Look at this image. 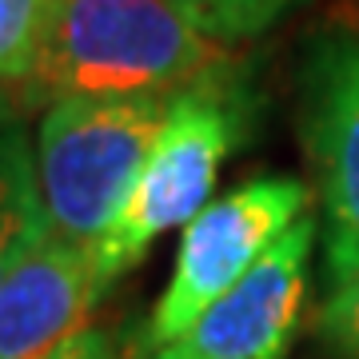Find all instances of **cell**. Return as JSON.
I'll return each instance as SVG.
<instances>
[{"mask_svg":"<svg viewBox=\"0 0 359 359\" xmlns=\"http://www.w3.org/2000/svg\"><path fill=\"white\" fill-rule=\"evenodd\" d=\"M231 76V48L204 36L172 0H52L25 104L180 96Z\"/></svg>","mask_w":359,"mask_h":359,"instance_id":"cell-1","label":"cell"},{"mask_svg":"<svg viewBox=\"0 0 359 359\" xmlns=\"http://www.w3.org/2000/svg\"><path fill=\"white\" fill-rule=\"evenodd\" d=\"M172 96L56 100L36 124V184L52 236L96 252L128 200Z\"/></svg>","mask_w":359,"mask_h":359,"instance_id":"cell-2","label":"cell"},{"mask_svg":"<svg viewBox=\"0 0 359 359\" xmlns=\"http://www.w3.org/2000/svg\"><path fill=\"white\" fill-rule=\"evenodd\" d=\"M244 116L236 108L231 76L172 96L168 120L132 184L128 200L96 248L108 280H120L172 228H188L216 188L219 164L236 148Z\"/></svg>","mask_w":359,"mask_h":359,"instance_id":"cell-3","label":"cell"},{"mask_svg":"<svg viewBox=\"0 0 359 359\" xmlns=\"http://www.w3.org/2000/svg\"><path fill=\"white\" fill-rule=\"evenodd\" d=\"M304 216H308V188L295 176H256L212 200L180 236L172 280L156 299L140 344L132 351H152L184 335Z\"/></svg>","mask_w":359,"mask_h":359,"instance_id":"cell-4","label":"cell"},{"mask_svg":"<svg viewBox=\"0 0 359 359\" xmlns=\"http://www.w3.org/2000/svg\"><path fill=\"white\" fill-rule=\"evenodd\" d=\"M304 144L323 204L327 283L359 271V40L327 36L304 65Z\"/></svg>","mask_w":359,"mask_h":359,"instance_id":"cell-5","label":"cell"},{"mask_svg":"<svg viewBox=\"0 0 359 359\" xmlns=\"http://www.w3.org/2000/svg\"><path fill=\"white\" fill-rule=\"evenodd\" d=\"M320 224L304 216L268 248V256L224 292L172 344L128 359H283L308 299V264Z\"/></svg>","mask_w":359,"mask_h":359,"instance_id":"cell-6","label":"cell"},{"mask_svg":"<svg viewBox=\"0 0 359 359\" xmlns=\"http://www.w3.org/2000/svg\"><path fill=\"white\" fill-rule=\"evenodd\" d=\"M112 287L96 252L44 231L0 280V359H44L92 327L88 316Z\"/></svg>","mask_w":359,"mask_h":359,"instance_id":"cell-7","label":"cell"},{"mask_svg":"<svg viewBox=\"0 0 359 359\" xmlns=\"http://www.w3.org/2000/svg\"><path fill=\"white\" fill-rule=\"evenodd\" d=\"M48 231L36 184V144L20 104L0 92V280Z\"/></svg>","mask_w":359,"mask_h":359,"instance_id":"cell-8","label":"cell"},{"mask_svg":"<svg viewBox=\"0 0 359 359\" xmlns=\"http://www.w3.org/2000/svg\"><path fill=\"white\" fill-rule=\"evenodd\" d=\"M172 4L204 36L236 48L252 36H264L268 28H276L287 13L304 8L308 0H172Z\"/></svg>","mask_w":359,"mask_h":359,"instance_id":"cell-9","label":"cell"},{"mask_svg":"<svg viewBox=\"0 0 359 359\" xmlns=\"http://www.w3.org/2000/svg\"><path fill=\"white\" fill-rule=\"evenodd\" d=\"M52 0H0V84H20L36 60Z\"/></svg>","mask_w":359,"mask_h":359,"instance_id":"cell-10","label":"cell"},{"mask_svg":"<svg viewBox=\"0 0 359 359\" xmlns=\"http://www.w3.org/2000/svg\"><path fill=\"white\" fill-rule=\"evenodd\" d=\"M320 335L339 359H359V271L327 287L320 308Z\"/></svg>","mask_w":359,"mask_h":359,"instance_id":"cell-11","label":"cell"},{"mask_svg":"<svg viewBox=\"0 0 359 359\" xmlns=\"http://www.w3.org/2000/svg\"><path fill=\"white\" fill-rule=\"evenodd\" d=\"M44 359H124L120 355V347H116V339L108 332H100V327H84L80 335H72L68 344H60L52 355Z\"/></svg>","mask_w":359,"mask_h":359,"instance_id":"cell-12","label":"cell"}]
</instances>
